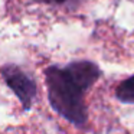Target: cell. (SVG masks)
Listing matches in <instances>:
<instances>
[{
  "label": "cell",
  "mask_w": 134,
  "mask_h": 134,
  "mask_svg": "<svg viewBox=\"0 0 134 134\" xmlns=\"http://www.w3.org/2000/svg\"><path fill=\"white\" fill-rule=\"evenodd\" d=\"M101 74L98 65L87 59L72 61L64 66H48L45 69V84L52 110L75 127L84 128L88 122L85 94Z\"/></svg>",
  "instance_id": "obj_1"
},
{
  "label": "cell",
  "mask_w": 134,
  "mask_h": 134,
  "mask_svg": "<svg viewBox=\"0 0 134 134\" xmlns=\"http://www.w3.org/2000/svg\"><path fill=\"white\" fill-rule=\"evenodd\" d=\"M0 74L3 76L4 82L7 84V87L15 92V95L20 101L22 108L25 111L32 110L36 94H38V87H36L35 79L15 64L3 65L0 69Z\"/></svg>",
  "instance_id": "obj_2"
},
{
  "label": "cell",
  "mask_w": 134,
  "mask_h": 134,
  "mask_svg": "<svg viewBox=\"0 0 134 134\" xmlns=\"http://www.w3.org/2000/svg\"><path fill=\"white\" fill-rule=\"evenodd\" d=\"M115 98L122 104H134V75L128 76L117 85Z\"/></svg>",
  "instance_id": "obj_3"
},
{
  "label": "cell",
  "mask_w": 134,
  "mask_h": 134,
  "mask_svg": "<svg viewBox=\"0 0 134 134\" xmlns=\"http://www.w3.org/2000/svg\"><path fill=\"white\" fill-rule=\"evenodd\" d=\"M45 2H48V3H56V4H62V3H65L66 0H45Z\"/></svg>",
  "instance_id": "obj_4"
}]
</instances>
